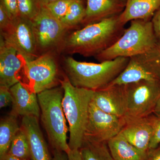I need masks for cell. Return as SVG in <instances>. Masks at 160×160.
Wrapping results in <instances>:
<instances>
[{"label": "cell", "mask_w": 160, "mask_h": 160, "mask_svg": "<svg viewBox=\"0 0 160 160\" xmlns=\"http://www.w3.org/2000/svg\"><path fill=\"white\" fill-rule=\"evenodd\" d=\"M41 6H45L49 3L58 0H38Z\"/></svg>", "instance_id": "36"}, {"label": "cell", "mask_w": 160, "mask_h": 160, "mask_svg": "<svg viewBox=\"0 0 160 160\" xmlns=\"http://www.w3.org/2000/svg\"></svg>", "instance_id": "38"}, {"label": "cell", "mask_w": 160, "mask_h": 160, "mask_svg": "<svg viewBox=\"0 0 160 160\" xmlns=\"http://www.w3.org/2000/svg\"><path fill=\"white\" fill-rule=\"evenodd\" d=\"M155 32L158 38H160V7L157 10L151 20Z\"/></svg>", "instance_id": "30"}, {"label": "cell", "mask_w": 160, "mask_h": 160, "mask_svg": "<svg viewBox=\"0 0 160 160\" xmlns=\"http://www.w3.org/2000/svg\"><path fill=\"white\" fill-rule=\"evenodd\" d=\"M119 16H115L68 33L60 49L59 54L95 57L110 48L126 29Z\"/></svg>", "instance_id": "1"}, {"label": "cell", "mask_w": 160, "mask_h": 160, "mask_svg": "<svg viewBox=\"0 0 160 160\" xmlns=\"http://www.w3.org/2000/svg\"><path fill=\"white\" fill-rule=\"evenodd\" d=\"M160 7V0H126L120 20L124 25L132 20H151Z\"/></svg>", "instance_id": "18"}, {"label": "cell", "mask_w": 160, "mask_h": 160, "mask_svg": "<svg viewBox=\"0 0 160 160\" xmlns=\"http://www.w3.org/2000/svg\"><path fill=\"white\" fill-rule=\"evenodd\" d=\"M73 1L58 0L43 6H45L54 17L60 20L66 16Z\"/></svg>", "instance_id": "25"}, {"label": "cell", "mask_w": 160, "mask_h": 160, "mask_svg": "<svg viewBox=\"0 0 160 160\" xmlns=\"http://www.w3.org/2000/svg\"><path fill=\"white\" fill-rule=\"evenodd\" d=\"M79 151L82 160H114L106 142L84 139Z\"/></svg>", "instance_id": "21"}, {"label": "cell", "mask_w": 160, "mask_h": 160, "mask_svg": "<svg viewBox=\"0 0 160 160\" xmlns=\"http://www.w3.org/2000/svg\"><path fill=\"white\" fill-rule=\"evenodd\" d=\"M21 129L17 117L10 114L0 122V160H2L9 152L12 140Z\"/></svg>", "instance_id": "20"}, {"label": "cell", "mask_w": 160, "mask_h": 160, "mask_svg": "<svg viewBox=\"0 0 160 160\" xmlns=\"http://www.w3.org/2000/svg\"><path fill=\"white\" fill-rule=\"evenodd\" d=\"M12 20L2 6L0 5V31L6 29L10 25Z\"/></svg>", "instance_id": "29"}, {"label": "cell", "mask_w": 160, "mask_h": 160, "mask_svg": "<svg viewBox=\"0 0 160 160\" xmlns=\"http://www.w3.org/2000/svg\"><path fill=\"white\" fill-rule=\"evenodd\" d=\"M153 113L160 115V98L158 101L157 104L155 108Z\"/></svg>", "instance_id": "35"}, {"label": "cell", "mask_w": 160, "mask_h": 160, "mask_svg": "<svg viewBox=\"0 0 160 160\" xmlns=\"http://www.w3.org/2000/svg\"><path fill=\"white\" fill-rule=\"evenodd\" d=\"M1 36L16 49L24 63L39 57L32 22L21 17L12 20Z\"/></svg>", "instance_id": "10"}, {"label": "cell", "mask_w": 160, "mask_h": 160, "mask_svg": "<svg viewBox=\"0 0 160 160\" xmlns=\"http://www.w3.org/2000/svg\"><path fill=\"white\" fill-rule=\"evenodd\" d=\"M86 2L85 0H74L66 16L60 20L63 26L68 29H77L82 26L86 15Z\"/></svg>", "instance_id": "22"}, {"label": "cell", "mask_w": 160, "mask_h": 160, "mask_svg": "<svg viewBox=\"0 0 160 160\" xmlns=\"http://www.w3.org/2000/svg\"><path fill=\"white\" fill-rule=\"evenodd\" d=\"M158 49H159V50L160 54V38H159Z\"/></svg>", "instance_id": "37"}, {"label": "cell", "mask_w": 160, "mask_h": 160, "mask_svg": "<svg viewBox=\"0 0 160 160\" xmlns=\"http://www.w3.org/2000/svg\"><path fill=\"white\" fill-rule=\"evenodd\" d=\"M158 41L151 20H132L112 46L95 58L100 62L120 57L130 58L156 49Z\"/></svg>", "instance_id": "4"}, {"label": "cell", "mask_w": 160, "mask_h": 160, "mask_svg": "<svg viewBox=\"0 0 160 160\" xmlns=\"http://www.w3.org/2000/svg\"><path fill=\"white\" fill-rule=\"evenodd\" d=\"M125 123L124 118L107 113L91 102L84 139L106 142L119 133Z\"/></svg>", "instance_id": "11"}, {"label": "cell", "mask_w": 160, "mask_h": 160, "mask_svg": "<svg viewBox=\"0 0 160 160\" xmlns=\"http://www.w3.org/2000/svg\"><path fill=\"white\" fill-rule=\"evenodd\" d=\"M12 97L10 89L0 86V108H5L12 103Z\"/></svg>", "instance_id": "28"}, {"label": "cell", "mask_w": 160, "mask_h": 160, "mask_svg": "<svg viewBox=\"0 0 160 160\" xmlns=\"http://www.w3.org/2000/svg\"><path fill=\"white\" fill-rule=\"evenodd\" d=\"M143 80L160 81L158 46L156 49L129 58L126 68L108 86L126 85Z\"/></svg>", "instance_id": "8"}, {"label": "cell", "mask_w": 160, "mask_h": 160, "mask_svg": "<svg viewBox=\"0 0 160 160\" xmlns=\"http://www.w3.org/2000/svg\"><path fill=\"white\" fill-rule=\"evenodd\" d=\"M126 6V0H86L84 26L120 15Z\"/></svg>", "instance_id": "17"}, {"label": "cell", "mask_w": 160, "mask_h": 160, "mask_svg": "<svg viewBox=\"0 0 160 160\" xmlns=\"http://www.w3.org/2000/svg\"><path fill=\"white\" fill-rule=\"evenodd\" d=\"M52 160H69L68 153L65 152L53 149Z\"/></svg>", "instance_id": "32"}, {"label": "cell", "mask_w": 160, "mask_h": 160, "mask_svg": "<svg viewBox=\"0 0 160 160\" xmlns=\"http://www.w3.org/2000/svg\"><path fill=\"white\" fill-rule=\"evenodd\" d=\"M57 53L49 52L24 63L25 74L30 89L37 94L55 87L58 72Z\"/></svg>", "instance_id": "9"}, {"label": "cell", "mask_w": 160, "mask_h": 160, "mask_svg": "<svg viewBox=\"0 0 160 160\" xmlns=\"http://www.w3.org/2000/svg\"><path fill=\"white\" fill-rule=\"evenodd\" d=\"M123 85L127 106L126 117L145 118L153 113L160 98V81L143 80Z\"/></svg>", "instance_id": "7"}, {"label": "cell", "mask_w": 160, "mask_h": 160, "mask_svg": "<svg viewBox=\"0 0 160 160\" xmlns=\"http://www.w3.org/2000/svg\"><path fill=\"white\" fill-rule=\"evenodd\" d=\"M12 101L10 114L18 117L32 116L38 118L41 111L38 95L21 82L10 88Z\"/></svg>", "instance_id": "14"}, {"label": "cell", "mask_w": 160, "mask_h": 160, "mask_svg": "<svg viewBox=\"0 0 160 160\" xmlns=\"http://www.w3.org/2000/svg\"><path fill=\"white\" fill-rule=\"evenodd\" d=\"M146 160H160V144L156 148L148 149Z\"/></svg>", "instance_id": "31"}, {"label": "cell", "mask_w": 160, "mask_h": 160, "mask_svg": "<svg viewBox=\"0 0 160 160\" xmlns=\"http://www.w3.org/2000/svg\"><path fill=\"white\" fill-rule=\"evenodd\" d=\"M60 83L64 90L63 110L69 123V149L79 150L84 141L94 91L72 86L66 76L60 79Z\"/></svg>", "instance_id": "3"}, {"label": "cell", "mask_w": 160, "mask_h": 160, "mask_svg": "<svg viewBox=\"0 0 160 160\" xmlns=\"http://www.w3.org/2000/svg\"><path fill=\"white\" fill-rule=\"evenodd\" d=\"M129 59V58L120 57L95 63L64 57L62 61L66 76L72 86L96 91L114 81L126 68Z\"/></svg>", "instance_id": "2"}, {"label": "cell", "mask_w": 160, "mask_h": 160, "mask_svg": "<svg viewBox=\"0 0 160 160\" xmlns=\"http://www.w3.org/2000/svg\"><path fill=\"white\" fill-rule=\"evenodd\" d=\"M92 102L107 113L120 118L126 117L127 106L123 85L108 86L94 91Z\"/></svg>", "instance_id": "12"}, {"label": "cell", "mask_w": 160, "mask_h": 160, "mask_svg": "<svg viewBox=\"0 0 160 160\" xmlns=\"http://www.w3.org/2000/svg\"><path fill=\"white\" fill-rule=\"evenodd\" d=\"M1 5L11 20L19 16L18 0H0Z\"/></svg>", "instance_id": "27"}, {"label": "cell", "mask_w": 160, "mask_h": 160, "mask_svg": "<svg viewBox=\"0 0 160 160\" xmlns=\"http://www.w3.org/2000/svg\"><path fill=\"white\" fill-rule=\"evenodd\" d=\"M21 128L26 133L31 160H52L42 132L38 118L32 116L23 117Z\"/></svg>", "instance_id": "15"}, {"label": "cell", "mask_w": 160, "mask_h": 160, "mask_svg": "<svg viewBox=\"0 0 160 160\" xmlns=\"http://www.w3.org/2000/svg\"><path fill=\"white\" fill-rule=\"evenodd\" d=\"M147 117L152 127V137L149 149H153L160 144V115L152 113Z\"/></svg>", "instance_id": "26"}, {"label": "cell", "mask_w": 160, "mask_h": 160, "mask_svg": "<svg viewBox=\"0 0 160 160\" xmlns=\"http://www.w3.org/2000/svg\"><path fill=\"white\" fill-rule=\"evenodd\" d=\"M107 143L114 160H146L148 151L138 149L129 142L121 132Z\"/></svg>", "instance_id": "19"}, {"label": "cell", "mask_w": 160, "mask_h": 160, "mask_svg": "<svg viewBox=\"0 0 160 160\" xmlns=\"http://www.w3.org/2000/svg\"><path fill=\"white\" fill-rule=\"evenodd\" d=\"M68 155L69 160H82L79 150H70Z\"/></svg>", "instance_id": "33"}, {"label": "cell", "mask_w": 160, "mask_h": 160, "mask_svg": "<svg viewBox=\"0 0 160 160\" xmlns=\"http://www.w3.org/2000/svg\"><path fill=\"white\" fill-rule=\"evenodd\" d=\"M32 21L39 56L49 52L59 55L60 49L69 30L45 6Z\"/></svg>", "instance_id": "6"}, {"label": "cell", "mask_w": 160, "mask_h": 160, "mask_svg": "<svg viewBox=\"0 0 160 160\" xmlns=\"http://www.w3.org/2000/svg\"><path fill=\"white\" fill-rule=\"evenodd\" d=\"M16 49L0 36V86L9 88L19 82L18 74L24 62Z\"/></svg>", "instance_id": "13"}, {"label": "cell", "mask_w": 160, "mask_h": 160, "mask_svg": "<svg viewBox=\"0 0 160 160\" xmlns=\"http://www.w3.org/2000/svg\"><path fill=\"white\" fill-rule=\"evenodd\" d=\"M125 124L120 132L129 142L138 149L148 151L152 137V127L148 117H125Z\"/></svg>", "instance_id": "16"}, {"label": "cell", "mask_w": 160, "mask_h": 160, "mask_svg": "<svg viewBox=\"0 0 160 160\" xmlns=\"http://www.w3.org/2000/svg\"><path fill=\"white\" fill-rule=\"evenodd\" d=\"M2 160H28L26 159H24L16 157L13 156L7 153L5 158H3Z\"/></svg>", "instance_id": "34"}, {"label": "cell", "mask_w": 160, "mask_h": 160, "mask_svg": "<svg viewBox=\"0 0 160 160\" xmlns=\"http://www.w3.org/2000/svg\"><path fill=\"white\" fill-rule=\"evenodd\" d=\"M41 119L53 149L70 151L67 142L68 127L62 102L64 90L62 86L53 87L37 94Z\"/></svg>", "instance_id": "5"}, {"label": "cell", "mask_w": 160, "mask_h": 160, "mask_svg": "<svg viewBox=\"0 0 160 160\" xmlns=\"http://www.w3.org/2000/svg\"><path fill=\"white\" fill-rule=\"evenodd\" d=\"M8 153L24 159L28 160L30 158L28 139L26 133L21 127L12 142Z\"/></svg>", "instance_id": "23"}, {"label": "cell", "mask_w": 160, "mask_h": 160, "mask_svg": "<svg viewBox=\"0 0 160 160\" xmlns=\"http://www.w3.org/2000/svg\"><path fill=\"white\" fill-rule=\"evenodd\" d=\"M19 16L32 21L38 14L41 5L38 0H18Z\"/></svg>", "instance_id": "24"}]
</instances>
